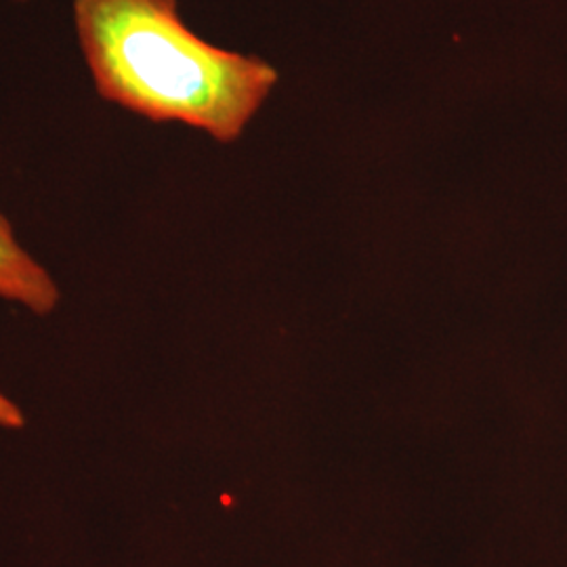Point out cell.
Masks as SVG:
<instances>
[{
    "instance_id": "cell-2",
    "label": "cell",
    "mask_w": 567,
    "mask_h": 567,
    "mask_svg": "<svg viewBox=\"0 0 567 567\" xmlns=\"http://www.w3.org/2000/svg\"><path fill=\"white\" fill-rule=\"evenodd\" d=\"M0 299L23 305L37 316L60 303V288L44 265L21 246L11 221L0 213Z\"/></svg>"
},
{
    "instance_id": "cell-4",
    "label": "cell",
    "mask_w": 567,
    "mask_h": 567,
    "mask_svg": "<svg viewBox=\"0 0 567 567\" xmlns=\"http://www.w3.org/2000/svg\"><path fill=\"white\" fill-rule=\"evenodd\" d=\"M16 2H30V0H16Z\"/></svg>"
},
{
    "instance_id": "cell-1",
    "label": "cell",
    "mask_w": 567,
    "mask_h": 567,
    "mask_svg": "<svg viewBox=\"0 0 567 567\" xmlns=\"http://www.w3.org/2000/svg\"><path fill=\"white\" fill-rule=\"evenodd\" d=\"M72 18L97 95L145 121L236 142L278 82L267 61L189 30L177 0H72Z\"/></svg>"
},
{
    "instance_id": "cell-3",
    "label": "cell",
    "mask_w": 567,
    "mask_h": 567,
    "mask_svg": "<svg viewBox=\"0 0 567 567\" xmlns=\"http://www.w3.org/2000/svg\"><path fill=\"white\" fill-rule=\"evenodd\" d=\"M23 425H25V416H23L20 405L0 393V426L2 429H21Z\"/></svg>"
}]
</instances>
